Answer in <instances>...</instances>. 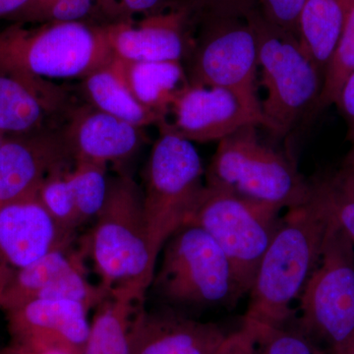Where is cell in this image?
Wrapping results in <instances>:
<instances>
[{
	"label": "cell",
	"instance_id": "16",
	"mask_svg": "<svg viewBox=\"0 0 354 354\" xmlns=\"http://www.w3.org/2000/svg\"><path fill=\"white\" fill-rule=\"evenodd\" d=\"M90 309L75 300L39 298L6 313L9 329L18 346L32 349L60 344L81 353L90 332Z\"/></svg>",
	"mask_w": 354,
	"mask_h": 354
},
{
	"label": "cell",
	"instance_id": "17",
	"mask_svg": "<svg viewBox=\"0 0 354 354\" xmlns=\"http://www.w3.org/2000/svg\"><path fill=\"white\" fill-rule=\"evenodd\" d=\"M227 335L216 324L140 305L130 330L131 354H213Z\"/></svg>",
	"mask_w": 354,
	"mask_h": 354
},
{
	"label": "cell",
	"instance_id": "10",
	"mask_svg": "<svg viewBox=\"0 0 354 354\" xmlns=\"http://www.w3.org/2000/svg\"><path fill=\"white\" fill-rule=\"evenodd\" d=\"M191 53L188 82L230 91L264 124L258 95L257 41L248 21L204 10Z\"/></svg>",
	"mask_w": 354,
	"mask_h": 354
},
{
	"label": "cell",
	"instance_id": "14",
	"mask_svg": "<svg viewBox=\"0 0 354 354\" xmlns=\"http://www.w3.org/2000/svg\"><path fill=\"white\" fill-rule=\"evenodd\" d=\"M171 127L192 143L220 142L249 124L263 127L262 118L225 88L188 83L172 102Z\"/></svg>",
	"mask_w": 354,
	"mask_h": 354
},
{
	"label": "cell",
	"instance_id": "35",
	"mask_svg": "<svg viewBox=\"0 0 354 354\" xmlns=\"http://www.w3.org/2000/svg\"><path fill=\"white\" fill-rule=\"evenodd\" d=\"M51 1L53 0H30L24 7H22L20 10L14 13L7 19L12 21L13 23H21V24L25 25L31 23L34 16Z\"/></svg>",
	"mask_w": 354,
	"mask_h": 354
},
{
	"label": "cell",
	"instance_id": "18",
	"mask_svg": "<svg viewBox=\"0 0 354 354\" xmlns=\"http://www.w3.org/2000/svg\"><path fill=\"white\" fill-rule=\"evenodd\" d=\"M141 129L90 104L71 113L62 134L74 162L87 160L108 165L127 160L138 151Z\"/></svg>",
	"mask_w": 354,
	"mask_h": 354
},
{
	"label": "cell",
	"instance_id": "23",
	"mask_svg": "<svg viewBox=\"0 0 354 354\" xmlns=\"http://www.w3.org/2000/svg\"><path fill=\"white\" fill-rule=\"evenodd\" d=\"M131 293H109L97 305L80 354H131L130 330L141 302Z\"/></svg>",
	"mask_w": 354,
	"mask_h": 354
},
{
	"label": "cell",
	"instance_id": "27",
	"mask_svg": "<svg viewBox=\"0 0 354 354\" xmlns=\"http://www.w3.org/2000/svg\"><path fill=\"white\" fill-rule=\"evenodd\" d=\"M69 169H62L51 172L39 186L37 197L58 225L73 232L81 225V221L67 180Z\"/></svg>",
	"mask_w": 354,
	"mask_h": 354
},
{
	"label": "cell",
	"instance_id": "34",
	"mask_svg": "<svg viewBox=\"0 0 354 354\" xmlns=\"http://www.w3.org/2000/svg\"><path fill=\"white\" fill-rule=\"evenodd\" d=\"M335 106L346 120L348 139L354 145V73L342 85Z\"/></svg>",
	"mask_w": 354,
	"mask_h": 354
},
{
	"label": "cell",
	"instance_id": "28",
	"mask_svg": "<svg viewBox=\"0 0 354 354\" xmlns=\"http://www.w3.org/2000/svg\"><path fill=\"white\" fill-rule=\"evenodd\" d=\"M100 0H53L32 18L31 23L85 22L97 13Z\"/></svg>",
	"mask_w": 354,
	"mask_h": 354
},
{
	"label": "cell",
	"instance_id": "26",
	"mask_svg": "<svg viewBox=\"0 0 354 354\" xmlns=\"http://www.w3.org/2000/svg\"><path fill=\"white\" fill-rule=\"evenodd\" d=\"M353 73L354 0L341 38L324 72L322 91L316 109L321 111L335 104L342 85Z\"/></svg>",
	"mask_w": 354,
	"mask_h": 354
},
{
	"label": "cell",
	"instance_id": "21",
	"mask_svg": "<svg viewBox=\"0 0 354 354\" xmlns=\"http://www.w3.org/2000/svg\"><path fill=\"white\" fill-rule=\"evenodd\" d=\"M353 3V0H306L302 8L297 38L323 75Z\"/></svg>",
	"mask_w": 354,
	"mask_h": 354
},
{
	"label": "cell",
	"instance_id": "8",
	"mask_svg": "<svg viewBox=\"0 0 354 354\" xmlns=\"http://www.w3.org/2000/svg\"><path fill=\"white\" fill-rule=\"evenodd\" d=\"M153 285L167 301L195 307L228 306L241 299L232 266L203 228L186 225L164 246Z\"/></svg>",
	"mask_w": 354,
	"mask_h": 354
},
{
	"label": "cell",
	"instance_id": "3",
	"mask_svg": "<svg viewBox=\"0 0 354 354\" xmlns=\"http://www.w3.org/2000/svg\"><path fill=\"white\" fill-rule=\"evenodd\" d=\"M257 41L264 124L276 136L288 135L307 113L316 109L323 72L295 35L266 19L259 8L246 16Z\"/></svg>",
	"mask_w": 354,
	"mask_h": 354
},
{
	"label": "cell",
	"instance_id": "33",
	"mask_svg": "<svg viewBox=\"0 0 354 354\" xmlns=\"http://www.w3.org/2000/svg\"><path fill=\"white\" fill-rule=\"evenodd\" d=\"M256 344L252 330L242 326L241 330L227 335L213 354H254Z\"/></svg>",
	"mask_w": 354,
	"mask_h": 354
},
{
	"label": "cell",
	"instance_id": "11",
	"mask_svg": "<svg viewBox=\"0 0 354 354\" xmlns=\"http://www.w3.org/2000/svg\"><path fill=\"white\" fill-rule=\"evenodd\" d=\"M204 14L202 0H174L143 19L102 23L114 57L132 62H183Z\"/></svg>",
	"mask_w": 354,
	"mask_h": 354
},
{
	"label": "cell",
	"instance_id": "41",
	"mask_svg": "<svg viewBox=\"0 0 354 354\" xmlns=\"http://www.w3.org/2000/svg\"><path fill=\"white\" fill-rule=\"evenodd\" d=\"M4 135H2L1 133H0V145H1L2 141H3L4 139Z\"/></svg>",
	"mask_w": 354,
	"mask_h": 354
},
{
	"label": "cell",
	"instance_id": "38",
	"mask_svg": "<svg viewBox=\"0 0 354 354\" xmlns=\"http://www.w3.org/2000/svg\"><path fill=\"white\" fill-rule=\"evenodd\" d=\"M330 354H354V337L342 348L333 351Z\"/></svg>",
	"mask_w": 354,
	"mask_h": 354
},
{
	"label": "cell",
	"instance_id": "19",
	"mask_svg": "<svg viewBox=\"0 0 354 354\" xmlns=\"http://www.w3.org/2000/svg\"><path fill=\"white\" fill-rule=\"evenodd\" d=\"M64 101L62 88L48 80L0 68V133L4 136L43 131L46 116Z\"/></svg>",
	"mask_w": 354,
	"mask_h": 354
},
{
	"label": "cell",
	"instance_id": "24",
	"mask_svg": "<svg viewBox=\"0 0 354 354\" xmlns=\"http://www.w3.org/2000/svg\"><path fill=\"white\" fill-rule=\"evenodd\" d=\"M108 165L87 160H75L67 171L70 189L73 195L81 223L95 218L108 194Z\"/></svg>",
	"mask_w": 354,
	"mask_h": 354
},
{
	"label": "cell",
	"instance_id": "36",
	"mask_svg": "<svg viewBox=\"0 0 354 354\" xmlns=\"http://www.w3.org/2000/svg\"><path fill=\"white\" fill-rule=\"evenodd\" d=\"M29 1L30 0H0V19L10 17Z\"/></svg>",
	"mask_w": 354,
	"mask_h": 354
},
{
	"label": "cell",
	"instance_id": "5",
	"mask_svg": "<svg viewBox=\"0 0 354 354\" xmlns=\"http://www.w3.org/2000/svg\"><path fill=\"white\" fill-rule=\"evenodd\" d=\"M258 127L246 125L218 142L205 183L281 209L308 202L311 183L292 158L261 141Z\"/></svg>",
	"mask_w": 354,
	"mask_h": 354
},
{
	"label": "cell",
	"instance_id": "39",
	"mask_svg": "<svg viewBox=\"0 0 354 354\" xmlns=\"http://www.w3.org/2000/svg\"><path fill=\"white\" fill-rule=\"evenodd\" d=\"M342 165L349 169V171H353L354 174V145L353 146V149H351V152H349L348 157L344 160Z\"/></svg>",
	"mask_w": 354,
	"mask_h": 354
},
{
	"label": "cell",
	"instance_id": "1",
	"mask_svg": "<svg viewBox=\"0 0 354 354\" xmlns=\"http://www.w3.org/2000/svg\"><path fill=\"white\" fill-rule=\"evenodd\" d=\"M330 221L329 209L312 183L308 202L288 209L281 218L248 293L242 326L252 330L256 341L283 328L292 315L291 304L301 295L322 255Z\"/></svg>",
	"mask_w": 354,
	"mask_h": 354
},
{
	"label": "cell",
	"instance_id": "32",
	"mask_svg": "<svg viewBox=\"0 0 354 354\" xmlns=\"http://www.w3.org/2000/svg\"><path fill=\"white\" fill-rule=\"evenodd\" d=\"M206 12L225 17L244 18L259 8V0H202Z\"/></svg>",
	"mask_w": 354,
	"mask_h": 354
},
{
	"label": "cell",
	"instance_id": "20",
	"mask_svg": "<svg viewBox=\"0 0 354 354\" xmlns=\"http://www.w3.org/2000/svg\"><path fill=\"white\" fill-rule=\"evenodd\" d=\"M83 91L91 106L143 128L164 122L165 116L147 108L129 90L114 58L83 79Z\"/></svg>",
	"mask_w": 354,
	"mask_h": 354
},
{
	"label": "cell",
	"instance_id": "2",
	"mask_svg": "<svg viewBox=\"0 0 354 354\" xmlns=\"http://www.w3.org/2000/svg\"><path fill=\"white\" fill-rule=\"evenodd\" d=\"M87 242L88 253L106 292L144 300L152 285L158 253L144 214L143 190L127 174L109 180L108 194Z\"/></svg>",
	"mask_w": 354,
	"mask_h": 354
},
{
	"label": "cell",
	"instance_id": "12",
	"mask_svg": "<svg viewBox=\"0 0 354 354\" xmlns=\"http://www.w3.org/2000/svg\"><path fill=\"white\" fill-rule=\"evenodd\" d=\"M108 297L86 277L82 260L68 248L53 251L21 269L0 272V308L9 311L39 298H62L97 306Z\"/></svg>",
	"mask_w": 354,
	"mask_h": 354
},
{
	"label": "cell",
	"instance_id": "9",
	"mask_svg": "<svg viewBox=\"0 0 354 354\" xmlns=\"http://www.w3.org/2000/svg\"><path fill=\"white\" fill-rule=\"evenodd\" d=\"M300 313L302 334L327 344L330 353L354 337V243L332 215L322 255L300 295Z\"/></svg>",
	"mask_w": 354,
	"mask_h": 354
},
{
	"label": "cell",
	"instance_id": "13",
	"mask_svg": "<svg viewBox=\"0 0 354 354\" xmlns=\"http://www.w3.org/2000/svg\"><path fill=\"white\" fill-rule=\"evenodd\" d=\"M72 234L53 220L37 194L0 205V272L27 267L68 248Z\"/></svg>",
	"mask_w": 354,
	"mask_h": 354
},
{
	"label": "cell",
	"instance_id": "30",
	"mask_svg": "<svg viewBox=\"0 0 354 354\" xmlns=\"http://www.w3.org/2000/svg\"><path fill=\"white\" fill-rule=\"evenodd\" d=\"M174 0H100L97 13L108 18V23L132 19L135 14L144 16L160 12Z\"/></svg>",
	"mask_w": 354,
	"mask_h": 354
},
{
	"label": "cell",
	"instance_id": "37",
	"mask_svg": "<svg viewBox=\"0 0 354 354\" xmlns=\"http://www.w3.org/2000/svg\"><path fill=\"white\" fill-rule=\"evenodd\" d=\"M30 351H32L37 354H80L75 349L68 348V346H60V344H48V346L30 349Z\"/></svg>",
	"mask_w": 354,
	"mask_h": 354
},
{
	"label": "cell",
	"instance_id": "7",
	"mask_svg": "<svg viewBox=\"0 0 354 354\" xmlns=\"http://www.w3.org/2000/svg\"><path fill=\"white\" fill-rule=\"evenodd\" d=\"M281 212L205 183L187 225L203 228L223 249L241 297L251 290L261 260L281 225Z\"/></svg>",
	"mask_w": 354,
	"mask_h": 354
},
{
	"label": "cell",
	"instance_id": "29",
	"mask_svg": "<svg viewBox=\"0 0 354 354\" xmlns=\"http://www.w3.org/2000/svg\"><path fill=\"white\" fill-rule=\"evenodd\" d=\"M254 354H315L311 344L302 333L281 329L257 339Z\"/></svg>",
	"mask_w": 354,
	"mask_h": 354
},
{
	"label": "cell",
	"instance_id": "40",
	"mask_svg": "<svg viewBox=\"0 0 354 354\" xmlns=\"http://www.w3.org/2000/svg\"><path fill=\"white\" fill-rule=\"evenodd\" d=\"M13 354H37L34 353L32 351H30V349L21 348V346H18L17 351H15V353Z\"/></svg>",
	"mask_w": 354,
	"mask_h": 354
},
{
	"label": "cell",
	"instance_id": "15",
	"mask_svg": "<svg viewBox=\"0 0 354 354\" xmlns=\"http://www.w3.org/2000/svg\"><path fill=\"white\" fill-rule=\"evenodd\" d=\"M74 160L64 134L6 136L0 145V205L32 196L51 172Z\"/></svg>",
	"mask_w": 354,
	"mask_h": 354
},
{
	"label": "cell",
	"instance_id": "31",
	"mask_svg": "<svg viewBox=\"0 0 354 354\" xmlns=\"http://www.w3.org/2000/svg\"><path fill=\"white\" fill-rule=\"evenodd\" d=\"M306 0H259L266 19L297 37L300 14Z\"/></svg>",
	"mask_w": 354,
	"mask_h": 354
},
{
	"label": "cell",
	"instance_id": "25",
	"mask_svg": "<svg viewBox=\"0 0 354 354\" xmlns=\"http://www.w3.org/2000/svg\"><path fill=\"white\" fill-rule=\"evenodd\" d=\"M330 215L354 243V174L342 165L337 171L311 180Z\"/></svg>",
	"mask_w": 354,
	"mask_h": 354
},
{
	"label": "cell",
	"instance_id": "22",
	"mask_svg": "<svg viewBox=\"0 0 354 354\" xmlns=\"http://www.w3.org/2000/svg\"><path fill=\"white\" fill-rule=\"evenodd\" d=\"M113 58L134 97L165 116L179 91L189 83L180 62H132Z\"/></svg>",
	"mask_w": 354,
	"mask_h": 354
},
{
	"label": "cell",
	"instance_id": "4",
	"mask_svg": "<svg viewBox=\"0 0 354 354\" xmlns=\"http://www.w3.org/2000/svg\"><path fill=\"white\" fill-rule=\"evenodd\" d=\"M104 24L13 23L0 31V68L50 79H84L113 59Z\"/></svg>",
	"mask_w": 354,
	"mask_h": 354
},
{
	"label": "cell",
	"instance_id": "6",
	"mask_svg": "<svg viewBox=\"0 0 354 354\" xmlns=\"http://www.w3.org/2000/svg\"><path fill=\"white\" fill-rule=\"evenodd\" d=\"M145 171L144 214L158 253L179 228L189 223L205 188L201 158L192 142L165 121Z\"/></svg>",
	"mask_w": 354,
	"mask_h": 354
}]
</instances>
